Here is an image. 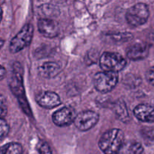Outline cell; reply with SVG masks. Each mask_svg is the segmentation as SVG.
<instances>
[{"instance_id":"cell-19","label":"cell","mask_w":154,"mask_h":154,"mask_svg":"<svg viewBox=\"0 0 154 154\" xmlns=\"http://www.w3.org/2000/svg\"><path fill=\"white\" fill-rule=\"evenodd\" d=\"M114 41L116 42H126V41L129 40L132 38V35L129 32H124V33H117V34H114L111 36Z\"/></svg>"},{"instance_id":"cell-17","label":"cell","mask_w":154,"mask_h":154,"mask_svg":"<svg viewBox=\"0 0 154 154\" xmlns=\"http://www.w3.org/2000/svg\"><path fill=\"white\" fill-rule=\"evenodd\" d=\"M37 150L40 154H52L49 144L45 141H42L38 144Z\"/></svg>"},{"instance_id":"cell-7","label":"cell","mask_w":154,"mask_h":154,"mask_svg":"<svg viewBox=\"0 0 154 154\" xmlns=\"http://www.w3.org/2000/svg\"><path fill=\"white\" fill-rule=\"evenodd\" d=\"M99 119V114L93 111H85L77 114L74 123L81 131H87L92 129Z\"/></svg>"},{"instance_id":"cell-5","label":"cell","mask_w":154,"mask_h":154,"mask_svg":"<svg viewBox=\"0 0 154 154\" xmlns=\"http://www.w3.org/2000/svg\"><path fill=\"white\" fill-rule=\"evenodd\" d=\"M150 16L148 6L144 3H137L131 7L126 14V21L132 26H138L145 23Z\"/></svg>"},{"instance_id":"cell-9","label":"cell","mask_w":154,"mask_h":154,"mask_svg":"<svg viewBox=\"0 0 154 154\" xmlns=\"http://www.w3.org/2000/svg\"><path fill=\"white\" fill-rule=\"evenodd\" d=\"M38 29L42 35L47 38H55L60 33V26L54 20L42 18L38 22Z\"/></svg>"},{"instance_id":"cell-6","label":"cell","mask_w":154,"mask_h":154,"mask_svg":"<svg viewBox=\"0 0 154 154\" xmlns=\"http://www.w3.org/2000/svg\"><path fill=\"white\" fill-rule=\"evenodd\" d=\"M118 82V73L113 72H101L94 76L95 88L102 93L111 91Z\"/></svg>"},{"instance_id":"cell-8","label":"cell","mask_w":154,"mask_h":154,"mask_svg":"<svg viewBox=\"0 0 154 154\" xmlns=\"http://www.w3.org/2000/svg\"><path fill=\"white\" fill-rule=\"evenodd\" d=\"M76 112L75 109L69 107H64L61 109L57 110L53 114L52 120L54 124L58 126H67L76 118Z\"/></svg>"},{"instance_id":"cell-13","label":"cell","mask_w":154,"mask_h":154,"mask_svg":"<svg viewBox=\"0 0 154 154\" xmlns=\"http://www.w3.org/2000/svg\"><path fill=\"white\" fill-rule=\"evenodd\" d=\"M60 72V65L54 62H46L38 68V73L45 78H52L57 76Z\"/></svg>"},{"instance_id":"cell-1","label":"cell","mask_w":154,"mask_h":154,"mask_svg":"<svg viewBox=\"0 0 154 154\" xmlns=\"http://www.w3.org/2000/svg\"><path fill=\"white\" fill-rule=\"evenodd\" d=\"M23 69L18 62L14 63L12 66L11 73L9 77L8 84L11 91L17 99L19 105L22 108L23 111L26 113L29 117H32L30 107L25 94V90L23 87Z\"/></svg>"},{"instance_id":"cell-4","label":"cell","mask_w":154,"mask_h":154,"mask_svg":"<svg viewBox=\"0 0 154 154\" xmlns=\"http://www.w3.org/2000/svg\"><path fill=\"white\" fill-rule=\"evenodd\" d=\"M34 28L31 23H27L20 31L11 39L9 45V50L12 54H16L22 51L31 44Z\"/></svg>"},{"instance_id":"cell-21","label":"cell","mask_w":154,"mask_h":154,"mask_svg":"<svg viewBox=\"0 0 154 154\" xmlns=\"http://www.w3.org/2000/svg\"><path fill=\"white\" fill-rule=\"evenodd\" d=\"M1 118H4L5 116L7 114V106H6V104L5 103V99L3 97V96L2 95L1 96Z\"/></svg>"},{"instance_id":"cell-14","label":"cell","mask_w":154,"mask_h":154,"mask_svg":"<svg viewBox=\"0 0 154 154\" xmlns=\"http://www.w3.org/2000/svg\"><path fill=\"white\" fill-rule=\"evenodd\" d=\"M144 151L142 145L135 141H129L123 144L120 153L121 154H142Z\"/></svg>"},{"instance_id":"cell-2","label":"cell","mask_w":154,"mask_h":154,"mask_svg":"<svg viewBox=\"0 0 154 154\" xmlns=\"http://www.w3.org/2000/svg\"><path fill=\"white\" fill-rule=\"evenodd\" d=\"M124 144V134L120 129H111L101 136L99 146L105 154H118Z\"/></svg>"},{"instance_id":"cell-12","label":"cell","mask_w":154,"mask_h":154,"mask_svg":"<svg viewBox=\"0 0 154 154\" xmlns=\"http://www.w3.org/2000/svg\"><path fill=\"white\" fill-rule=\"evenodd\" d=\"M134 114L139 120L145 123H154V108L147 104H140L134 109Z\"/></svg>"},{"instance_id":"cell-18","label":"cell","mask_w":154,"mask_h":154,"mask_svg":"<svg viewBox=\"0 0 154 154\" xmlns=\"http://www.w3.org/2000/svg\"><path fill=\"white\" fill-rule=\"evenodd\" d=\"M9 132V126L4 118H1L0 120V138L1 140L4 139L5 136H7Z\"/></svg>"},{"instance_id":"cell-11","label":"cell","mask_w":154,"mask_h":154,"mask_svg":"<svg viewBox=\"0 0 154 154\" xmlns=\"http://www.w3.org/2000/svg\"><path fill=\"white\" fill-rule=\"evenodd\" d=\"M149 50L150 48L147 44L137 43L129 47L126 51V56L129 60L134 61L144 60L148 56Z\"/></svg>"},{"instance_id":"cell-20","label":"cell","mask_w":154,"mask_h":154,"mask_svg":"<svg viewBox=\"0 0 154 154\" xmlns=\"http://www.w3.org/2000/svg\"><path fill=\"white\" fill-rule=\"evenodd\" d=\"M146 77H147V81L154 86V66L148 69L146 74Z\"/></svg>"},{"instance_id":"cell-3","label":"cell","mask_w":154,"mask_h":154,"mask_svg":"<svg viewBox=\"0 0 154 154\" xmlns=\"http://www.w3.org/2000/svg\"><path fill=\"white\" fill-rule=\"evenodd\" d=\"M126 60L118 53L105 52L99 60L100 67L104 72H118L126 66Z\"/></svg>"},{"instance_id":"cell-16","label":"cell","mask_w":154,"mask_h":154,"mask_svg":"<svg viewBox=\"0 0 154 154\" xmlns=\"http://www.w3.org/2000/svg\"><path fill=\"white\" fill-rule=\"evenodd\" d=\"M23 147L18 143H8L2 146L1 154H22Z\"/></svg>"},{"instance_id":"cell-10","label":"cell","mask_w":154,"mask_h":154,"mask_svg":"<svg viewBox=\"0 0 154 154\" xmlns=\"http://www.w3.org/2000/svg\"><path fill=\"white\" fill-rule=\"evenodd\" d=\"M35 99L41 107L48 109L59 106L62 103L60 96L56 93L51 91L41 92L36 96Z\"/></svg>"},{"instance_id":"cell-15","label":"cell","mask_w":154,"mask_h":154,"mask_svg":"<svg viewBox=\"0 0 154 154\" xmlns=\"http://www.w3.org/2000/svg\"><path fill=\"white\" fill-rule=\"evenodd\" d=\"M114 111L116 115L118 117L120 120L123 122H126L129 120V114H128L127 108L126 104L122 100H118L116 102L114 107Z\"/></svg>"},{"instance_id":"cell-22","label":"cell","mask_w":154,"mask_h":154,"mask_svg":"<svg viewBox=\"0 0 154 154\" xmlns=\"http://www.w3.org/2000/svg\"><path fill=\"white\" fill-rule=\"evenodd\" d=\"M5 74V68L2 66H1V75H0L1 80H2L4 78Z\"/></svg>"}]
</instances>
